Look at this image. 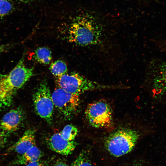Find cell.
Returning a JSON list of instances; mask_svg holds the SVG:
<instances>
[{"label":"cell","instance_id":"cell-20","mask_svg":"<svg viewBox=\"0 0 166 166\" xmlns=\"http://www.w3.org/2000/svg\"><path fill=\"white\" fill-rule=\"evenodd\" d=\"M40 160L29 163L22 166H46L44 163Z\"/></svg>","mask_w":166,"mask_h":166},{"label":"cell","instance_id":"cell-15","mask_svg":"<svg viewBox=\"0 0 166 166\" xmlns=\"http://www.w3.org/2000/svg\"><path fill=\"white\" fill-rule=\"evenodd\" d=\"M77 128L72 124L66 125L60 132L62 137L69 141L74 140L78 133Z\"/></svg>","mask_w":166,"mask_h":166},{"label":"cell","instance_id":"cell-24","mask_svg":"<svg viewBox=\"0 0 166 166\" xmlns=\"http://www.w3.org/2000/svg\"></svg>","mask_w":166,"mask_h":166},{"label":"cell","instance_id":"cell-8","mask_svg":"<svg viewBox=\"0 0 166 166\" xmlns=\"http://www.w3.org/2000/svg\"><path fill=\"white\" fill-rule=\"evenodd\" d=\"M149 71V79L155 94L166 95V60L156 59L152 61Z\"/></svg>","mask_w":166,"mask_h":166},{"label":"cell","instance_id":"cell-4","mask_svg":"<svg viewBox=\"0 0 166 166\" xmlns=\"http://www.w3.org/2000/svg\"><path fill=\"white\" fill-rule=\"evenodd\" d=\"M56 81L57 87L67 92L79 95L88 91L115 89L118 86L100 84L75 72L67 73L56 77Z\"/></svg>","mask_w":166,"mask_h":166},{"label":"cell","instance_id":"cell-5","mask_svg":"<svg viewBox=\"0 0 166 166\" xmlns=\"http://www.w3.org/2000/svg\"><path fill=\"white\" fill-rule=\"evenodd\" d=\"M85 115L89 124L97 128H106L113 124V111L109 104L104 100H100L89 104Z\"/></svg>","mask_w":166,"mask_h":166},{"label":"cell","instance_id":"cell-14","mask_svg":"<svg viewBox=\"0 0 166 166\" xmlns=\"http://www.w3.org/2000/svg\"><path fill=\"white\" fill-rule=\"evenodd\" d=\"M49 69L56 78L67 73L68 71L66 63L61 60H57L52 63L50 66Z\"/></svg>","mask_w":166,"mask_h":166},{"label":"cell","instance_id":"cell-23","mask_svg":"<svg viewBox=\"0 0 166 166\" xmlns=\"http://www.w3.org/2000/svg\"><path fill=\"white\" fill-rule=\"evenodd\" d=\"M21 1L25 2H28L32 1L33 0H21Z\"/></svg>","mask_w":166,"mask_h":166},{"label":"cell","instance_id":"cell-13","mask_svg":"<svg viewBox=\"0 0 166 166\" xmlns=\"http://www.w3.org/2000/svg\"><path fill=\"white\" fill-rule=\"evenodd\" d=\"M33 58L35 61L40 64L49 65L52 59L51 51L47 47H39L35 50Z\"/></svg>","mask_w":166,"mask_h":166},{"label":"cell","instance_id":"cell-10","mask_svg":"<svg viewBox=\"0 0 166 166\" xmlns=\"http://www.w3.org/2000/svg\"><path fill=\"white\" fill-rule=\"evenodd\" d=\"M24 118V114L20 109H12L2 117L0 123V128L6 133L16 131L20 127Z\"/></svg>","mask_w":166,"mask_h":166},{"label":"cell","instance_id":"cell-11","mask_svg":"<svg viewBox=\"0 0 166 166\" xmlns=\"http://www.w3.org/2000/svg\"><path fill=\"white\" fill-rule=\"evenodd\" d=\"M35 132L29 129L25 132L22 137L12 146L10 150L20 155L26 152L32 147L36 145Z\"/></svg>","mask_w":166,"mask_h":166},{"label":"cell","instance_id":"cell-22","mask_svg":"<svg viewBox=\"0 0 166 166\" xmlns=\"http://www.w3.org/2000/svg\"><path fill=\"white\" fill-rule=\"evenodd\" d=\"M8 47L7 45H0V55L7 49Z\"/></svg>","mask_w":166,"mask_h":166},{"label":"cell","instance_id":"cell-3","mask_svg":"<svg viewBox=\"0 0 166 166\" xmlns=\"http://www.w3.org/2000/svg\"><path fill=\"white\" fill-rule=\"evenodd\" d=\"M140 136L138 132L133 129L121 128L106 138L104 146L111 155L120 157L128 153L133 149Z\"/></svg>","mask_w":166,"mask_h":166},{"label":"cell","instance_id":"cell-6","mask_svg":"<svg viewBox=\"0 0 166 166\" xmlns=\"http://www.w3.org/2000/svg\"><path fill=\"white\" fill-rule=\"evenodd\" d=\"M33 101L37 114L48 123L51 124L54 106L46 80H44L39 84L33 95Z\"/></svg>","mask_w":166,"mask_h":166},{"label":"cell","instance_id":"cell-21","mask_svg":"<svg viewBox=\"0 0 166 166\" xmlns=\"http://www.w3.org/2000/svg\"><path fill=\"white\" fill-rule=\"evenodd\" d=\"M53 166H69L64 160L59 159L57 160Z\"/></svg>","mask_w":166,"mask_h":166},{"label":"cell","instance_id":"cell-9","mask_svg":"<svg viewBox=\"0 0 166 166\" xmlns=\"http://www.w3.org/2000/svg\"><path fill=\"white\" fill-rule=\"evenodd\" d=\"M48 147L52 150L64 155L71 154L75 148L77 144L74 140L64 139L60 132L55 133L47 140Z\"/></svg>","mask_w":166,"mask_h":166},{"label":"cell","instance_id":"cell-2","mask_svg":"<svg viewBox=\"0 0 166 166\" xmlns=\"http://www.w3.org/2000/svg\"><path fill=\"white\" fill-rule=\"evenodd\" d=\"M33 74L34 68L26 67L23 57L9 73L0 74V110L11 105L17 91Z\"/></svg>","mask_w":166,"mask_h":166},{"label":"cell","instance_id":"cell-16","mask_svg":"<svg viewBox=\"0 0 166 166\" xmlns=\"http://www.w3.org/2000/svg\"><path fill=\"white\" fill-rule=\"evenodd\" d=\"M71 166H92L86 152L80 153L73 163Z\"/></svg>","mask_w":166,"mask_h":166},{"label":"cell","instance_id":"cell-7","mask_svg":"<svg viewBox=\"0 0 166 166\" xmlns=\"http://www.w3.org/2000/svg\"><path fill=\"white\" fill-rule=\"evenodd\" d=\"M79 96L57 86L51 94L54 106L66 118L71 117L77 110L80 105Z\"/></svg>","mask_w":166,"mask_h":166},{"label":"cell","instance_id":"cell-19","mask_svg":"<svg viewBox=\"0 0 166 166\" xmlns=\"http://www.w3.org/2000/svg\"><path fill=\"white\" fill-rule=\"evenodd\" d=\"M7 133L0 128V147L2 146L6 143Z\"/></svg>","mask_w":166,"mask_h":166},{"label":"cell","instance_id":"cell-17","mask_svg":"<svg viewBox=\"0 0 166 166\" xmlns=\"http://www.w3.org/2000/svg\"><path fill=\"white\" fill-rule=\"evenodd\" d=\"M13 8L12 3L8 0H0V18L9 14Z\"/></svg>","mask_w":166,"mask_h":166},{"label":"cell","instance_id":"cell-18","mask_svg":"<svg viewBox=\"0 0 166 166\" xmlns=\"http://www.w3.org/2000/svg\"><path fill=\"white\" fill-rule=\"evenodd\" d=\"M155 42L161 51L166 53V40H157Z\"/></svg>","mask_w":166,"mask_h":166},{"label":"cell","instance_id":"cell-12","mask_svg":"<svg viewBox=\"0 0 166 166\" xmlns=\"http://www.w3.org/2000/svg\"><path fill=\"white\" fill-rule=\"evenodd\" d=\"M43 156L42 151L36 145L23 154L20 155L14 162L15 164L23 165L30 162L39 160Z\"/></svg>","mask_w":166,"mask_h":166},{"label":"cell","instance_id":"cell-1","mask_svg":"<svg viewBox=\"0 0 166 166\" xmlns=\"http://www.w3.org/2000/svg\"><path fill=\"white\" fill-rule=\"evenodd\" d=\"M70 20L66 30L69 42L83 46L99 45L101 42L102 27L93 15L81 12Z\"/></svg>","mask_w":166,"mask_h":166}]
</instances>
